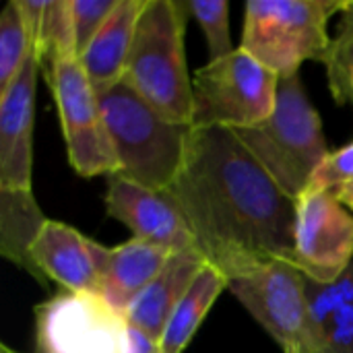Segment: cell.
Masks as SVG:
<instances>
[{"instance_id":"1","label":"cell","mask_w":353,"mask_h":353,"mask_svg":"<svg viewBox=\"0 0 353 353\" xmlns=\"http://www.w3.org/2000/svg\"><path fill=\"white\" fill-rule=\"evenodd\" d=\"M196 250L230 281L271 263L294 265L296 201L219 126H192L184 161L165 190Z\"/></svg>"},{"instance_id":"2","label":"cell","mask_w":353,"mask_h":353,"mask_svg":"<svg viewBox=\"0 0 353 353\" xmlns=\"http://www.w3.org/2000/svg\"><path fill=\"white\" fill-rule=\"evenodd\" d=\"M118 172L153 190H168L180 172L190 124L172 122L149 105L124 79L97 93Z\"/></svg>"},{"instance_id":"3","label":"cell","mask_w":353,"mask_h":353,"mask_svg":"<svg viewBox=\"0 0 353 353\" xmlns=\"http://www.w3.org/2000/svg\"><path fill=\"white\" fill-rule=\"evenodd\" d=\"M277 186L298 201L331 155L319 110L300 74L279 81L273 114L256 126L234 130Z\"/></svg>"},{"instance_id":"4","label":"cell","mask_w":353,"mask_h":353,"mask_svg":"<svg viewBox=\"0 0 353 353\" xmlns=\"http://www.w3.org/2000/svg\"><path fill=\"white\" fill-rule=\"evenodd\" d=\"M186 19L182 0H147L124 81L161 116L192 126V77L184 50Z\"/></svg>"},{"instance_id":"5","label":"cell","mask_w":353,"mask_h":353,"mask_svg":"<svg viewBox=\"0 0 353 353\" xmlns=\"http://www.w3.org/2000/svg\"><path fill=\"white\" fill-rule=\"evenodd\" d=\"M343 6L345 0H250L240 48L279 79L300 74L308 60L325 64L333 43L329 19Z\"/></svg>"},{"instance_id":"6","label":"cell","mask_w":353,"mask_h":353,"mask_svg":"<svg viewBox=\"0 0 353 353\" xmlns=\"http://www.w3.org/2000/svg\"><path fill=\"white\" fill-rule=\"evenodd\" d=\"M279 81L242 48L209 60L192 77V126L240 130L261 124L275 110Z\"/></svg>"},{"instance_id":"7","label":"cell","mask_w":353,"mask_h":353,"mask_svg":"<svg viewBox=\"0 0 353 353\" xmlns=\"http://www.w3.org/2000/svg\"><path fill=\"white\" fill-rule=\"evenodd\" d=\"M232 296L283 353H314L308 279L290 263H271L230 281Z\"/></svg>"},{"instance_id":"8","label":"cell","mask_w":353,"mask_h":353,"mask_svg":"<svg viewBox=\"0 0 353 353\" xmlns=\"http://www.w3.org/2000/svg\"><path fill=\"white\" fill-rule=\"evenodd\" d=\"M33 314L37 353H128L126 314L99 294L58 292Z\"/></svg>"},{"instance_id":"9","label":"cell","mask_w":353,"mask_h":353,"mask_svg":"<svg viewBox=\"0 0 353 353\" xmlns=\"http://www.w3.org/2000/svg\"><path fill=\"white\" fill-rule=\"evenodd\" d=\"M43 72L58 108L70 168L83 178L116 174L118 161L101 118L97 91L79 58L58 60Z\"/></svg>"},{"instance_id":"10","label":"cell","mask_w":353,"mask_h":353,"mask_svg":"<svg viewBox=\"0 0 353 353\" xmlns=\"http://www.w3.org/2000/svg\"><path fill=\"white\" fill-rule=\"evenodd\" d=\"M353 263V213L329 190L296 201L294 267L312 283H333Z\"/></svg>"},{"instance_id":"11","label":"cell","mask_w":353,"mask_h":353,"mask_svg":"<svg viewBox=\"0 0 353 353\" xmlns=\"http://www.w3.org/2000/svg\"><path fill=\"white\" fill-rule=\"evenodd\" d=\"M103 203L108 215L124 223L132 232V238L170 252L196 250L186 219L165 190H153L130 178L112 174L108 176Z\"/></svg>"},{"instance_id":"12","label":"cell","mask_w":353,"mask_h":353,"mask_svg":"<svg viewBox=\"0 0 353 353\" xmlns=\"http://www.w3.org/2000/svg\"><path fill=\"white\" fill-rule=\"evenodd\" d=\"M39 58L31 52L14 81L0 91V188H33V124Z\"/></svg>"},{"instance_id":"13","label":"cell","mask_w":353,"mask_h":353,"mask_svg":"<svg viewBox=\"0 0 353 353\" xmlns=\"http://www.w3.org/2000/svg\"><path fill=\"white\" fill-rule=\"evenodd\" d=\"M108 254L110 246L54 219L43 223L31 248V259L41 277L70 294H99Z\"/></svg>"},{"instance_id":"14","label":"cell","mask_w":353,"mask_h":353,"mask_svg":"<svg viewBox=\"0 0 353 353\" xmlns=\"http://www.w3.org/2000/svg\"><path fill=\"white\" fill-rule=\"evenodd\" d=\"M207 265L199 250L172 252L163 269L126 312L130 327L153 341H159L174 308L190 290L196 275Z\"/></svg>"},{"instance_id":"15","label":"cell","mask_w":353,"mask_h":353,"mask_svg":"<svg viewBox=\"0 0 353 353\" xmlns=\"http://www.w3.org/2000/svg\"><path fill=\"white\" fill-rule=\"evenodd\" d=\"M147 0H118L116 8L79 56V62L91 83L101 93L124 79L137 23Z\"/></svg>"},{"instance_id":"16","label":"cell","mask_w":353,"mask_h":353,"mask_svg":"<svg viewBox=\"0 0 353 353\" xmlns=\"http://www.w3.org/2000/svg\"><path fill=\"white\" fill-rule=\"evenodd\" d=\"M170 254V250L137 238L112 246L101 275L99 296L118 312L126 314L134 300L163 269Z\"/></svg>"},{"instance_id":"17","label":"cell","mask_w":353,"mask_h":353,"mask_svg":"<svg viewBox=\"0 0 353 353\" xmlns=\"http://www.w3.org/2000/svg\"><path fill=\"white\" fill-rule=\"evenodd\" d=\"M314 353H353V263L333 283L308 281Z\"/></svg>"},{"instance_id":"18","label":"cell","mask_w":353,"mask_h":353,"mask_svg":"<svg viewBox=\"0 0 353 353\" xmlns=\"http://www.w3.org/2000/svg\"><path fill=\"white\" fill-rule=\"evenodd\" d=\"M48 217L39 209L33 188H0V254L29 273L41 288L46 279L37 271L31 248Z\"/></svg>"},{"instance_id":"19","label":"cell","mask_w":353,"mask_h":353,"mask_svg":"<svg viewBox=\"0 0 353 353\" xmlns=\"http://www.w3.org/2000/svg\"><path fill=\"white\" fill-rule=\"evenodd\" d=\"M23 12L31 52L41 70L64 58H77L70 0H17Z\"/></svg>"},{"instance_id":"20","label":"cell","mask_w":353,"mask_h":353,"mask_svg":"<svg viewBox=\"0 0 353 353\" xmlns=\"http://www.w3.org/2000/svg\"><path fill=\"white\" fill-rule=\"evenodd\" d=\"M230 288V279L209 263L203 267V271L192 281L190 290L184 294V298L174 308L157 347L159 353H184L196 331L201 329L203 321L207 319L213 304L219 300V296Z\"/></svg>"},{"instance_id":"21","label":"cell","mask_w":353,"mask_h":353,"mask_svg":"<svg viewBox=\"0 0 353 353\" xmlns=\"http://www.w3.org/2000/svg\"><path fill=\"white\" fill-rule=\"evenodd\" d=\"M31 54L29 33L17 0H8L0 12V91L21 72Z\"/></svg>"},{"instance_id":"22","label":"cell","mask_w":353,"mask_h":353,"mask_svg":"<svg viewBox=\"0 0 353 353\" xmlns=\"http://www.w3.org/2000/svg\"><path fill=\"white\" fill-rule=\"evenodd\" d=\"M188 17H192L205 31L209 60H219L232 54L230 35V4L225 0H182Z\"/></svg>"},{"instance_id":"23","label":"cell","mask_w":353,"mask_h":353,"mask_svg":"<svg viewBox=\"0 0 353 353\" xmlns=\"http://www.w3.org/2000/svg\"><path fill=\"white\" fill-rule=\"evenodd\" d=\"M325 68L335 103L353 108V31H337Z\"/></svg>"},{"instance_id":"24","label":"cell","mask_w":353,"mask_h":353,"mask_svg":"<svg viewBox=\"0 0 353 353\" xmlns=\"http://www.w3.org/2000/svg\"><path fill=\"white\" fill-rule=\"evenodd\" d=\"M116 4L118 0H70L77 58L85 52V48L103 27Z\"/></svg>"},{"instance_id":"25","label":"cell","mask_w":353,"mask_h":353,"mask_svg":"<svg viewBox=\"0 0 353 353\" xmlns=\"http://www.w3.org/2000/svg\"><path fill=\"white\" fill-rule=\"evenodd\" d=\"M353 178V141L343 145L337 151H331L327 161L321 165V170L314 174L310 186L306 192H321V190H331L333 186L352 180ZM304 192V194H306Z\"/></svg>"},{"instance_id":"26","label":"cell","mask_w":353,"mask_h":353,"mask_svg":"<svg viewBox=\"0 0 353 353\" xmlns=\"http://www.w3.org/2000/svg\"><path fill=\"white\" fill-rule=\"evenodd\" d=\"M128 353H159L157 341L149 339L134 327H130V339H128Z\"/></svg>"},{"instance_id":"27","label":"cell","mask_w":353,"mask_h":353,"mask_svg":"<svg viewBox=\"0 0 353 353\" xmlns=\"http://www.w3.org/2000/svg\"><path fill=\"white\" fill-rule=\"evenodd\" d=\"M329 192H331L343 207H347L353 213V178L352 180L341 182V184H337V186H333Z\"/></svg>"},{"instance_id":"28","label":"cell","mask_w":353,"mask_h":353,"mask_svg":"<svg viewBox=\"0 0 353 353\" xmlns=\"http://www.w3.org/2000/svg\"><path fill=\"white\" fill-rule=\"evenodd\" d=\"M337 31H353V0H345V6L341 10V23Z\"/></svg>"},{"instance_id":"29","label":"cell","mask_w":353,"mask_h":353,"mask_svg":"<svg viewBox=\"0 0 353 353\" xmlns=\"http://www.w3.org/2000/svg\"><path fill=\"white\" fill-rule=\"evenodd\" d=\"M0 353H21V352H17V350L8 347L6 343H2V345H0Z\"/></svg>"}]
</instances>
